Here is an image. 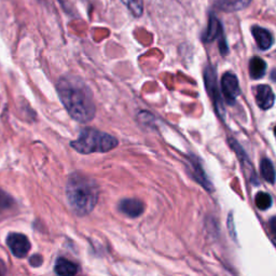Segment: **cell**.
I'll return each mask as SVG.
<instances>
[{
	"mask_svg": "<svg viewBox=\"0 0 276 276\" xmlns=\"http://www.w3.org/2000/svg\"><path fill=\"white\" fill-rule=\"evenodd\" d=\"M59 97L72 119L80 123L92 121L96 112L90 88L76 76L62 77L56 84Z\"/></svg>",
	"mask_w": 276,
	"mask_h": 276,
	"instance_id": "6da1fadb",
	"label": "cell"
},
{
	"mask_svg": "<svg viewBox=\"0 0 276 276\" xmlns=\"http://www.w3.org/2000/svg\"><path fill=\"white\" fill-rule=\"evenodd\" d=\"M66 196L76 215L87 216L97 204L98 187L87 175L74 173L66 185Z\"/></svg>",
	"mask_w": 276,
	"mask_h": 276,
	"instance_id": "7a4b0ae2",
	"label": "cell"
},
{
	"mask_svg": "<svg viewBox=\"0 0 276 276\" xmlns=\"http://www.w3.org/2000/svg\"><path fill=\"white\" fill-rule=\"evenodd\" d=\"M119 144L116 137L107 133L94 129H84L81 131L77 140L71 142V147L82 155H90L94 152H108L115 149Z\"/></svg>",
	"mask_w": 276,
	"mask_h": 276,
	"instance_id": "3957f363",
	"label": "cell"
},
{
	"mask_svg": "<svg viewBox=\"0 0 276 276\" xmlns=\"http://www.w3.org/2000/svg\"><path fill=\"white\" fill-rule=\"evenodd\" d=\"M204 79L206 84V90L209 94V96L213 99L215 104V108L218 112V115L222 118V115L224 112V109L222 107V98L219 94L218 88H217V79H216V72L212 67L206 68L204 72Z\"/></svg>",
	"mask_w": 276,
	"mask_h": 276,
	"instance_id": "277c9868",
	"label": "cell"
},
{
	"mask_svg": "<svg viewBox=\"0 0 276 276\" xmlns=\"http://www.w3.org/2000/svg\"><path fill=\"white\" fill-rule=\"evenodd\" d=\"M7 244L16 258H24L31 250V243L21 233H11L7 237Z\"/></svg>",
	"mask_w": 276,
	"mask_h": 276,
	"instance_id": "5b68a950",
	"label": "cell"
},
{
	"mask_svg": "<svg viewBox=\"0 0 276 276\" xmlns=\"http://www.w3.org/2000/svg\"><path fill=\"white\" fill-rule=\"evenodd\" d=\"M221 91L225 101L232 105L240 95V85L236 76L232 72H225L221 79Z\"/></svg>",
	"mask_w": 276,
	"mask_h": 276,
	"instance_id": "8992f818",
	"label": "cell"
},
{
	"mask_svg": "<svg viewBox=\"0 0 276 276\" xmlns=\"http://www.w3.org/2000/svg\"><path fill=\"white\" fill-rule=\"evenodd\" d=\"M256 102L258 106L263 109H270L275 102V95L273 90L266 84H261L256 90Z\"/></svg>",
	"mask_w": 276,
	"mask_h": 276,
	"instance_id": "52a82bcc",
	"label": "cell"
},
{
	"mask_svg": "<svg viewBox=\"0 0 276 276\" xmlns=\"http://www.w3.org/2000/svg\"><path fill=\"white\" fill-rule=\"evenodd\" d=\"M120 212L131 218L139 217L145 211L144 203L137 198H124L119 204Z\"/></svg>",
	"mask_w": 276,
	"mask_h": 276,
	"instance_id": "ba28073f",
	"label": "cell"
},
{
	"mask_svg": "<svg viewBox=\"0 0 276 276\" xmlns=\"http://www.w3.org/2000/svg\"><path fill=\"white\" fill-rule=\"evenodd\" d=\"M17 209L15 199L7 192L0 190V220L12 216Z\"/></svg>",
	"mask_w": 276,
	"mask_h": 276,
	"instance_id": "9c48e42d",
	"label": "cell"
},
{
	"mask_svg": "<svg viewBox=\"0 0 276 276\" xmlns=\"http://www.w3.org/2000/svg\"><path fill=\"white\" fill-rule=\"evenodd\" d=\"M253 36L255 40L258 44L261 50H268L273 44V36L269 31H266L265 28L259 27V26H254L252 30Z\"/></svg>",
	"mask_w": 276,
	"mask_h": 276,
	"instance_id": "30bf717a",
	"label": "cell"
},
{
	"mask_svg": "<svg viewBox=\"0 0 276 276\" xmlns=\"http://www.w3.org/2000/svg\"><path fill=\"white\" fill-rule=\"evenodd\" d=\"M218 37H222V26L218 21V18L212 14L209 17L207 30L202 36V39L204 42H212Z\"/></svg>",
	"mask_w": 276,
	"mask_h": 276,
	"instance_id": "8fae6325",
	"label": "cell"
},
{
	"mask_svg": "<svg viewBox=\"0 0 276 276\" xmlns=\"http://www.w3.org/2000/svg\"><path fill=\"white\" fill-rule=\"evenodd\" d=\"M79 271V266L65 258L58 259L55 263V272L59 275H76Z\"/></svg>",
	"mask_w": 276,
	"mask_h": 276,
	"instance_id": "7c38bea8",
	"label": "cell"
},
{
	"mask_svg": "<svg viewBox=\"0 0 276 276\" xmlns=\"http://www.w3.org/2000/svg\"><path fill=\"white\" fill-rule=\"evenodd\" d=\"M266 64L260 58H253L249 62V74L253 79H260L265 74Z\"/></svg>",
	"mask_w": 276,
	"mask_h": 276,
	"instance_id": "4fadbf2b",
	"label": "cell"
},
{
	"mask_svg": "<svg viewBox=\"0 0 276 276\" xmlns=\"http://www.w3.org/2000/svg\"><path fill=\"white\" fill-rule=\"evenodd\" d=\"M252 0H219L218 6L224 11H239L246 8Z\"/></svg>",
	"mask_w": 276,
	"mask_h": 276,
	"instance_id": "5bb4252c",
	"label": "cell"
},
{
	"mask_svg": "<svg viewBox=\"0 0 276 276\" xmlns=\"http://www.w3.org/2000/svg\"><path fill=\"white\" fill-rule=\"evenodd\" d=\"M260 172L261 176L264 178L266 182L273 184L275 182L276 174H275V169L272 164V162L269 159H263L260 163Z\"/></svg>",
	"mask_w": 276,
	"mask_h": 276,
	"instance_id": "9a60e30c",
	"label": "cell"
},
{
	"mask_svg": "<svg viewBox=\"0 0 276 276\" xmlns=\"http://www.w3.org/2000/svg\"><path fill=\"white\" fill-rule=\"evenodd\" d=\"M190 163L192 164V173H193V177L195 178V180L197 183L201 184L206 190H208V191H213V186L212 184L208 182V179L206 178L205 174H204V170L202 169L201 165H199L198 163H194V162H190Z\"/></svg>",
	"mask_w": 276,
	"mask_h": 276,
	"instance_id": "2e32d148",
	"label": "cell"
},
{
	"mask_svg": "<svg viewBox=\"0 0 276 276\" xmlns=\"http://www.w3.org/2000/svg\"><path fill=\"white\" fill-rule=\"evenodd\" d=\"M121 2L136 17H139L144 12V0H121Z\"/></svg>",
	"mask_w": 276,
	"mask_h": 276,
	"instance_id": "e0dca14e",
	"label": "cell"
},
{
	"mask_svg": "<svg viewBox=\"0 0 276 276\" xmlns=\"http://www.w3.org/2000/svg\"><path fill=\"white\" fill-rule=\"evenodd\" d=\"M255 204L261 211H265L272 205V197L270 194L265 192H259L257 193L255 197Z\"/></svg>",
	"mask_w": 276,
	"mask_h": 276,
	"instance_id": "ac0fdd59",
	"label": "cell"
},
{
	"mask_svg": "<svg viewBox=\"0 0 276 276\" xmlns=\"http://www.w3.org/2000/svg\"><path fill=\"white\" fill-rule=\"evenodd\" d=\"M41 263H42V257L41 256H38V255L33 256L32 258H31V260H30V264L33 265V266H35V268L41 265Z\"/></svg>",
	"mask_w": 276,
	"mask_h": 276,
	"instance_id": "d6986e66",
	"label": "cell"
},
{
	"mask_svg": "<svg viewBox=\"0 0 276 276\" xmlns=\"http://www.w3.org/2000/svg\"><path fill=\"white\" fill-rule=\"evenodd\" d=\"M269 224H270V229H271L272 233L274 235H276V217H273L270 219Z\"/></svg>",
	"mask_w": 276,
	"mask_h": 276,
	"instance_id": "ffe728a7",
	"label": "cell"
},
{
	"mask_svg": "<svg viewBox=\"0 0 276 276\" xmlns=\"http://www.w3.org/2000/svg\"><path fill=\"white\" fill-rule=\"evenodd\" d=\"M5 273H6V266L2 261H0V275H4Z\"/></svg>",
	"mask_w": 276,
	"mask_h": 276,
	"instance_id": "44dd1931",
	"label": "cell"
},
{
	"mask_svg": "<svg viewBox=\"0 0 276 276\" xmlns=\"http://www.w3.org/2000/svg\"><path fill=\"white\" fill-rule=\"evenodd\" d=\"M271 78L273 81H276V69H274L272 72H271Z\"/></svg>",
	"mask_w": 276,
	"mask_h": 276,
	"instance_id": "7402d4cb",
	"label": "cell"
},
{
	"mask_svg": "<svg viewBox=\"0 0 276 276\" xmlns=\"http://www.w3.org/2000/svg\"><path fill=\"white\" fill-rule=\"evenodd\" d=\"M274 134H275V136H276V128H275V130H274Z\"/></svg>",
	"mask_w": 276,
	"mask_h": 276,
	"instance_id": "603a6c76",
	"label": "cell"
}]
</instances>
